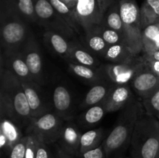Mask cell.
<instances>
[{
    "instance_id": "obj_1",
    "label": "cell",
    "mask_w": 159,
    "mask_h": 158,
    "mask_svg": "<svg viewBox=\"0 0 159 158\" xmlns=\"http://www.w3.org/2000/svg\"><path fill=\"white\" fill-rule=\"evenodd\" d=\"M7 116L26 128L32 119L30 108L20 79L7 70H0V117Z\"/></svg>"
},
{
    "instance_id": "obj_2",
    "label": "cell",
    "mask_w": 159,
    "mask_h": 158,
    "mask_svg": "<svg viewBox=\"0 0 159 158\" xmlns=\"http://www.w3.org/2000/svg\"><path fill=\"white\" fill-rule=\"evenodd\" d=\"M144 113L145 111L142 102L136 98L120 109L116 124L102 142L107 156L130 143L137 122Z\"/></svg>"
},
{
    "instance_id": "obj_3",
    "label": "cell",
    "mask_w": 159,
    "mask_h": 158,
    "mask_svg": "<svg viewBox=\"0 0 159 158\" xmlns=\"http://www.w3.org/2000/svg\"><path fill=\"white\" fill-rule=\"evenodd\" d=\"M28 23L6 0H0L1 48L21 51L33 33Z\"/></svg>"
},
{
    "instance_id": "obj_4",
    "label": "cell",
    "mask_w": 159,
    "mask_h": 158,
    "mask_svg": "<svg viewBox=\"0 0 159 158\" xmlns=\"http://www.w3.org/2000/svg\"><path fill=\"white\" fill-rule=\"evenodd\" d=\"M159 120L144 113L138 121L130 140L131 158H157Z\"/></svg>"
},
{
    "instance_id": "obj_5",
    "label": "cell",
    "mask_w": 159,
    "mask_h": 158,
    "mask_svg": "<svg viewBox=\"0 0 159 158\" xmlns=\"http://www.w3.org/2000/svg\"><path fill=\"white\" fill-rule=\"evenodd\" d=\"M119 5L126 43L136 55H139L143 51L141 7L136 0H119Z\"/></svg>"
},
{
    "instance_id": "obj_6",
    "label": "cell",
    "mask_w": 159,
    "mask_h": 158,
    "mask_svg": "<svg viewBox=\"0 0 159 158\" xmlns=\"http://www.w3.org/2000/svg\"><path fill=\"white\" fill-rule=\"evenodd\" d=\"M37 23L46 30L57 33L68 40L75 37L76 32L57 13L48 0H34Z\"/></svg>"
},
{
    "instance_id": "obj_7",
    "label": "cell",
    "mask_w": 159,
    "mask_h": 158,
    "mask_svg": "<svg viewBox=\"0 0 159 158\" xmlns=\"http://www.w3.org/2000/svg\"><path fill=\"white\" fill-rule=\"evenodd\" d=\"M65 119L53 111L38 117H33L26 127V133H34L40 136L47 143L57 142Z\"/></svg>"
},
{
    "instance_id": "obj_8",
    "label": "cell",
    "mask_w": 159,
    "mask_h": 158,
    "mask_svg": "<svg viewBox=\"0 0 159 158\" xmlns=\"http://www.w3.org/2000/svg\"><path fill=\"white\" fill-rule=\"evenodd\" d=\"M144 65L142 56H138L130 63L101 64L100 69L106 80L115 85L130 84L131 81Z\"/></svg>"
},
{
    "instance_id": "obj_9",
    "label": "cell",
    "mask_w": 159,
    "mask_h": 158,
    "mask_svg": "<svg viewBox=\"0 0 159 158\" xmlns=\"http://www.w3.org/2000/svg\"><path fill=\"white\" fill-rule=\"evenodd\" d=\"M74 12L83 33L100 24L103 17L97 0H78Z\"/></svg>"
},
{
    "instance_id": "obj_10",
    "label": "cell",
    "mask_w": 159,
    "mask_h": 158,
    "mask_svg": "<svg viewBox=\"0 0 159 158\" xmlns=\"http://www.w3.org/2000/svg\"><path fill=\"white\" fill-rule=\"evenodd\" d=\"M0 70H7L21 82L34 81L21 51L1 48Z\"/></svg>"
},
{
    "instance_id": "obj_11",
    "label": "cell",
    "mask_w": 159,
    "mask_h": 158,
    "mask_svg": "<svg viewBox=\"0 0 159 158\" xmlns=\"http://www.w3.org/2000/svg\"><path fill=\"white\" fill-rule=\"evenodd\" d=\"M25 91L28 104L30 108L32 117H38L51 110L52 104L49 103L44 91L42 88V85L35 81L22 82Z\"/></svg>"
},
{
    "instance_id": "obj_12",
    "label": "cell",
    "mask_w": 159,
    "mask_h": 158,
    "mask_svg": "<svg viewBox=\"0 0 159 158\" xmlns=\"http://www.w3.org/2000/svg\"><path fill=\"white\" fill-rule=\"evenodd\" d=\"M21 52L34 80L37 83L43 85L44 74L43 57L34 33L31 34Z\"/></svg>"
},
{
    "instance_id": "obj_13",
    "label": "cell",
    "mask_w": 159,
    "mask_h": 158,
    "mask_svg": "<svg viewBox=\"0 0 159 158\" xmlns=\"http://www.w3.org/2000/svg\"><path fill=\"white\" fill-rule=\"evenodd\" d=\"M0 150L2 158H8L14 146L24 135L22 128L7 116L0 117Z\"/></svg>"
},
{
    "instance_id": "obj_14",
    "label": "cell",
    "mask_w": 159,
    "mask_h": 158,
    "mask_svg": "<svg viewBox=\"0 0 159 158\" xmlns=\"http://www.w3.org/2000/svg\"><path fill=\"white\" fill-rule=\"evenodd\" d=\"M130 85L133 91L143 100L158 89L159 77L144 62V65L137 73Z\"/></svg>"
},
{
    "instance_id": "obj_15",
    "label": "cell",
    "mask_w": 159,
    "mask_h": 158,
    "mask_svg": "<svg viewBox=\"0 0 159 158\" xmlns=\"http://www.w3.org/2000/svg\"><path fill=\"white\" fill-rule=\"evenodd\" d=\"M82 133L73 119H67L64 122L57 140L58 147L68 154L79 156L80 141Z\"/></svg>"
},
{
    "instance_id": "obj_16",
    "label": "cell",
    "mask_w": 159,
    "mask_h": 158,
    "mask_svg": "<svg viewBox=\"0 0 159 158\" xmlns=\"http://www.w3.org/2000/svg\"><path fill=\"white\" fill-rule=\"evenodd\" d=\"M53 112L65 120L73 119L75 104L71 91L66 86L58 85L54 87L51 97Z\"/></svg>"
},
{
    "instance_id": "obj_17",
    "label": "cell",
    "mask_w": 159,
    "mask_h": 158,
    "mask_svg": "<svg viewBox=\"0 0 159 158\" xmlns=\"http://www.w3.org/2000/svg\"><path fill=\"white\" fill-rule=\"evenodd\" d=\"M134 98L133 89L130 84L114 85L105 102L107 112L122 109Z\"/></svg>"
},
{
    "instance_id": "obj_18",
    "label": "cell",
    "mask_w": 159,
    "mask_h": 158,
    "mask_svg": "<svg viewBox=\"0 0 159 158\" xmlns=\"http://www.w3.org/2000/svg\"><path fill=\"white\" fill-rule=\"evenodd\" d=\"M114 85L108 80H103L92 85L81 104V108H88L93 105L106 102Z\"/></svg>"
},
{
    "instance_id": "obj_19",
    "label": "cell",
    "mask_w": 159,
    "mask_h": 158,
    "mask_svg": "<svg viewBox=\"0 0 159 158\" xmlns=\"http://www.w3.org/2000/svg\"><path fill=\"white\" fill-rule=\"evenodd\" d=\"M68 62L98 68L101 66L97 56L89 50L80 42L71 41V50Z\"/></svg>"
},
{
    "instance_id": "obj_20",
    "label": "cell",
    "mask_w": 159,
    "mask_h": 158,
    "mask_svg": "<svg viewBox=\"0 0 159 158\" xmlns=\"http://www.w3.org/2000/svg\"><path fill=\"white\" fill-rule=\"evenodd\" d=\"M139 55H136L130 46L125 43L109 45L104 53L102 58L109 63L124 64L130 63L134 60Z\"/></svg>"
},
{
    "instance_id": "obj_21",
    "label": "cell",
    "mask_w": 159,
    "mask_h": 158,
    "mask_svg": "<svg viewBox=\"0 0 159 158\" xmlns=\"http://www.w3.org/2000/svg\"><path fill=\"white\" fill-rule=\"evenodd\" d=\"M43 40L45 44L54 54L65 60H68L71 50V40L57 33L49 30H45L43 33Z\"/></svg>"
},
{
    "instance_id": "obj_22",
    "label": "cell",
    "mask_w": 159,
    "mask_h": 158,
    "mask_svg": "<svg viewBox=\"0 0 159 158\" xmlns=\"http://www.w3.org/2000/svg\"><path fill=\"white\" fill-rule=\"evenodd\" d=\"M68 66L73 74L82 80L86 81L92 85L106 80L101 71L100 67L95 68L85 65L78 64L72 62H68Z\"/></svg>"
},
{
    "instance_id": "obj_23",
    "label": "cell",
    "mask_w": 159,
    "mask_h": 158,
    "mask_svg": "<svg viewBox=\"0 0 159 158\" xmlns=\"http://www.w3.org/2000/svg\"><path fill=\"white\" fill-rule=\"evenodd\" d=\"M107 113L106 104L102 102L86 108L83 113L78 116L77 121L84 128L92 127L100 122Z\"/></svg>"
},
{
    "instance_id": "obj_24",
    "label": "cell",
    "mask_w": 159,
    "mask_h": 158,
    "mask_svg": "<svg viewBox=\"0 0 159 158\" xmlns=\"http://www.w3.org/2000/svg\"><path fill=\"white\" fill-rule=\"evenodd\" d=\"M81 37V36H80ZM81 43L95 55L102 57L109 45L96 31L92 30L82 35Z\"/></svg>"
},
{
    "instance_id": "obj_25",
    "label": "cell",
    "mask_w": 159,
    "mask_h": 158,
    "mask_svg": "<svg viewBox=\"0 0 159 158\" xmlns=\"http://www.w3.org/2000/svg\"><path fill=\"white\" fill-rule=\"evenodd\" d=\"M103 137L104 129L102 128L90 129L82 133L79 156L99 147L103 142Z\"/></svg>"
},
{
    "instance_id": "obj_26",
    "label": "cell",
    "mask_w": 159,
    "mask_h": 158,
    "mask_svg": "<svg viewBox=\"0 0 159 158\" xmlns=\"http://www.w3.org/2000/svg\"><path fill=\"white\" fill-rule=\"evenodd\" d=\"M101 23L118 31L124 37V28L120 12L119 0H116L106 11Z\"/></svg>"
},
{
    "instance_id": "obj_27",
    "label": "cell",
    "mask_w": 159,
    "mask_h": 158,
    "mask_svg": "<svg viewBox=\"0 0 159 158\" xmlns=\"http://www.w3.org/2000/svg\"><path fill=\"white\" fill-rule=\"evenodd\" d=\"M142 28L159 23V0H144L141 6Z\"/></svg>"
},
{
    "instance_id": "obj_28",
    "label": "cell",
    "mask_w": 159,
    "mask_h": 158,
    "mask_svg": "<svg viewBox=\"0 0 159 158\" xmlns=\"http://www.w3.org/2000/svg\"><path fill=\"white\" fill-rule=\"evenodd\" d=\"M48 1L54 7V9L57 11V13L61 15L64 20L68 23V24L75 31L76 33L80 36L82 35L83 33L78 23L74 11L71 10L61 0H48Z\"/></svg>"
},
{
    "instance_id": "obj_29",
    "label": "cell",
    "mask_w": 159,
    "mask_h": 158,
    "mask_svg": "<svg viewBox=\"0 0 159 158\" xmlns=\"http://www.w3.org/2000/svg\"><path fill=\"white\" fill-rule=\"evenodd\" d=\"M9 5L29 23H37L34 0H6Z\"/></svg>"
},
{
    "instance_id": "obj_30",
    "label": "cell",
    "mask_w": 159,
    "mask_h": 158,
    "mask_svg": "<svg viewBox=\"0 0 159 158\" xmlns=\"http://www.w3.org/2000/svg\"><path fill=\"white\" fill-rule=\"evenodd\" d=\"M159 33V23L148 25L142 28L141 39L143 44V54L153 51L154 44Z\"/></svg>"
},
{
    "instance_id": "obj_31",
    "label": "cell",
    "mask_w": 159,
    "mask_h": 158,
    "mask_svg": "<svg viewBox=\"0 0 159 158\" xmlns=\"http://www.w3.org/2000/svg\"><path fill=\"white\" fill-rule=\"evenodd\" d=\"M93 30L96 31L103 38L108 45H113L116 43H125L126 40L124 36L118 31L114 30L102 23L98 25Z\"/></svg>"
},
{
    "instance_id": "obj_32",
    "label": "cell",
    "mask_w": 159,
    "mask_h": 158,
    "mask_svg": "<svg viewBox=\"0 0 159 158\" xmlns=\"http://www.w3.org/2000/svg\"><path fill=\"white\" fill-rule=\"evenodd\" d=\"M145 114L157 118L159 120V88L149 97L142 100Z\"/></svg>"
},
{
    "instance_id": "obj_33",
    "label": "cell",
    "mask_w": 159,
    "mask_h": 158,
    "mask_svg": "<svg viewBox=\"0 0 159 158\" xmlns=\"http://www.w3.org/2000/svg\"><path fill=\"white\" fill-rule=\"evenodd\" d=\"M27 135L25 134L22 139L14 146L8 158H26V150L27 145Z\"/></svg>"
},
{
    "instance_id": "obj_34",
    "label": "cell",
    "mask_w": 159,
    "mask_h": 158,
    "mask_svg": "<svg viewBox=\"0 0 159 158\" xmlns=\"http://www.w3.org/2000/svg\"><path fill=\"white\" fill-rule=\"evenodd\" d=\"M28 136L26 150V158H35L38 145V137L34 133H26Z\"/></svg>"
},
{
    "instance_id": "obj_35",
    "label": "cell",
    "mask_w": 159,
    "mask_h": 158,
    "mask_svg": "<svg viewBox=\"0 0 159 158\" xmlns=\"http://www.w3.org/2000/svg\"><path fill=\"white\" fill-rule=\"evenodd\" d=\"M37 137H38V145H37L35 158H54L48 147L49 143L44 142V140L40 136H37Z\"/></svg>"
},
{
    "instance_id": "obj_36",
    "label": "cell",
    "mask_w": 159,
    "mask_h": 158,
    "mask_svg": "<svg viewBox=\"0 0 159 158\" xmlns=\"http://www.w3.org/2000/svg\"><path fill=\"white\" fill-rule=\"evenodd\" d=\"M107 156L102 143L97 148L87 151L79 155L78 158H105Z\"/></svg>"
},
{
    "instance_id": "obj_37",
    "label": "cell",
    "mask_w": 159,
    "mask_h": 158,
    "mask_svg": "<svg viewBox=\"0 0 159 158\" xmlns=\"http://www.w3.org/2000/svg\"><path fill=\"white\" fill-rule=\"evenodd\" d=\"M145 61H159V50L151 53H145L142 55Z\"/></svg>"
},
{
    "instance_id": "obj_38",
    "label": "cell",
    "mask_w": 159,
    "mask_h": 158,
    "mask_svg": "<svg viewBox=\"0 0 159 158\" xmlns=\"http://www.w3.org/2000/svg\"><path fill=\"white\" fill-rule=\"evenodd\" d=\"M116 0H97L98 4H99V9H100L101 13L103 15L106 11L108 9V8L113 4Z\"/></svg>"
},
{
    "instance_id": "obj_39",
    "label": "cell",
    "mask_w": 159,
    "mask_h": 158,
    "mask_svg": "<svg viewBox=\"0 0 159 158\" xmlns=\"http://www.w3.org/2000/svg\"><path fill=\"white\" fill-rule=\"evenodd\" d=\"M54 158H75L74 156H71V155L68 154L65 152H64L59 147H57V151L56 153V156Z\"/></svg>"
},
{
    "instance_id": "obj_40",
    "label": "cell",
    "mask_w": 159,
    "mask_h": 158,
    "mask_svg": "<svg viewBox=\"0 0 159 158\" xmlns=\"http://www.w3.org/2000/svg\"><path fill=\"white\" fill-rule=\"evenodd\" d=\"M62 2L65 3L71 10L74 11L75 9L76 4H77L78 0H61Z\"/></svg>"
},
{
    "instance_id": "obj_41",
    "label": "cell",
    "mask_w": 159,
    "mask_h": 158,
    "mask_svg": "<svg viewBox=\"0 0 159 158\" xmlns=\"http://www.w3.org/2000/svg\"><path fill=\"white\" fill-rule=\"evenodd\" d=\"M157 158H159V149H158V156H157Z\"/></svg>"
},
{
    "instance_id": "obj_42",
    "label": "cell",
    "mask_w": 159,
    "mask_h": 158,
    "mask_svg": "<svg viewBox=\"0 0 159 158\" xmlns=\"http://www.w3.org/2000/svg\"><path fill=\"white\" fill-rule=\"evenodd\" d=\"M127 158H128V157H127ZM130 158H131V157H130Z\"/></svg>"
}]
</instances>
